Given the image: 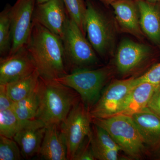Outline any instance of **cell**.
<instances>
[{"label": "cell", "mask_w": 160, "mask_h": 160, "mask_svg": "<svg viewBox=\"0 0 160 160\" xmlns=\"http://www.w3.org/2000/svg\"><path fill=\"white\" fill-rule=\"evenodd\" d=\"M32 22L31 36L26 46L40 77L55 80L69 73L62 38L38 23Z\"/></svg>", "instance_id": "1"}, {"label": "cell", "mask_w": 160, "mask_h": 160, "mask_svg": "<svg viewBox=\"0 0 160 160\" xmlns=\"http://www.w3.org/2000/svg\"><path fill=\"white\" fill-rule=\"evenodd\" d=\"M37 92L39 106L35 119L46 126H60L72 107L81 100L76 91L56 80L40 77Z\"/></svg>", "instance_id": "2"}, {"label": "cell", "mask_w": 160, "mask_h": 160, "mask_svg": "<svg viewBox=\"0 0 160 160\" xmlns=\"http://www.w3.org/2000/svg\"><path fill=\"white\" fill-rule=\"evenodd\" d=\"M92 123L106 130L129 158L139 159L145 144L137 126L129 116L117 114L103 118H92Z\"/></svg>", "instance_id": "3"}, {"label": "cell", "mask_w": 160, "mask_h": 160, "mask_svg": "<svg viewBox=\"0 0 160 160\" xmlns=\"http://www.w3.org/2000/svg\"><path fill=\"white\" fill-rule=\"evenodd\" d=\"M62 39L69 73L78 69H90L98 65L96 52L79 27L69 17Z\"/></svg>", "instance_id": "4"}, {"label": "cell", "mask_w": 160, "mask_h": 160, "mask_svg": "<svg viewBox=\"0 0 160 160\" xmlns=\"http://www.w3.org/2000/svg\"><path fill=\"white\" fill-rule=\"evenodd\" d=\"M111 74L109 67L82 69L74 70L55 80L76 91L81 101L89 110L99 98Z\"/></svg>", "instance_id": "5"}, {"label": "cell", "mask_w": 160, "mask_h": 160, "mask_svg": "<svg viewBox=\"0 0 160 160\" xmlns=\"http://www.w3.org/2000/svg\"><path fill=\"white\" fill-rule=\"evenodd\" d=\"M91 123L89 109L80 101L72 107L60 125L67 146L68 160H72L84 140L91 134Z\"/></svg>", "instance_id": "6"}, {"label": "cell", "mask_w": 160, "mask_h": 160, "mask_svg": "<svg viewBox=\"0 0 160 160\" xmlns=\"http://www.w3.org/2000/svg\"><path fill=\"white\" fill-rule=\"evenodd\" d=\"M86 34L96 53L106 57L114 48L115 34L109 20L89 1H86Z\"/></svg>", "instance_id": "7"}, {"label": "cell", "mask_w": 160, "mask_h": 160, "mask_svg": "<svg viewBox=\"0 0 160 160\" xmlns=\"http://www.w3.org/2000/svg\"><path fill=\"white\" fill-rule=\"evenodd\" d=\"M36 4V0H17L12 6L10 14L12 46L9 54L27 46L32 30Z\"/></svg>", "instance_id": "8"}, {"label": "cell", "mask_w": 160, "mask_h": 160, "mask_svg": "<svg viewBox=\"0 0 160 160\" xmlns=\"http://www.w3.org/2000/svg\"><path fill=\"white\" fill-rule=\"evenodd\" d=\"M135 79L116 80L110 83L89 109L92 118H103L117 114L126 97L136 86Z\"/></svg>", "instance_id": "9"}, {"label": "cell", "mask_w": 160, "mask_h": 160, "mask_svg": "<svg viewBox=\"0 0 160 160\" xmlns=\"http://www.w3.org/2000/svg\"><path fill=\"white\" fill-rule=\"evenodd\" d=\"M37 70L27 46L0 58V84L6 85L30 75Z\"/></svg>", "instance_id": "10"}, {"label": "cell", "mask_w": 160, "mask_h": 160, "mask_svg": "<svg viewBox=\"0 0 160 160\" xmlns=\"http://www.w3.org/2000/svg\"><path fill=\"white\" fill-rule=\"evenodd\" d=\"M69 17L62 0H49L40 4L36 3L32 21L62 38Z\"/></svg>", "instance_id": "11"}, {"label": "cell", "mask_w": 160, "mask_h": 160, "mask_svg": "<svg viewBox=\"0 0 160 160\" xmlns=\"http://www.w3.org/2000/svg\"><path fill=\"white\" fill-rule=\"evenodd\" d=\"M152 54L149 46L125 39L120 43L117 51L115 63L118 71L125 75L134 71Z\"/></svg>", "instance_id": "12"}, {"label": "cell", "mask_w": 160, "mask_h": 160, "mask_svg": "<svg viewBox=\"0 0 160 160\" xmlns=\"http://www.w3.org/2000/svg\"><path fill=\"white\" fill-rule=\"evenodd\" d=\"M117 24L121 31L142 39L144 35L140 24L136 2L132 0H117L111 4Z\"/></svg>", "instance_id": "13"}, {"label": "cell", "mask_w": 160, "mask_h": 160, "mask_svg": "<svg viewBox=\"0 0 160 160\" xmlns=\"http://www.w3.org/2000/svg\"><path fill=\"white\" fill-rule=\"evenodd\" d=\"M46 127L44 123L36 119L34 123L20 130L14 136L13 139L19 146L24 158L29 159L39 154Z\"/></svg>", "instance_id": "14"}, {"label": "cell", "mask_w": 160, "mask_h": 160, "mask_svg": "<svg viewBox=\"0 0 160 160\" xmlns=\"http://www.w3.org/2000/svg\"><path fill=\"white\" fill-rule=\"evenodd\" d=\"M38 155L46 160H68L66 141L59 126H46Z\"/></svg>", "instance_id": "15"}, {"label": "cell", "mask_w": 160, "mask_h": 160, "mask_svg": "<svg viewBox=\"0 0 160 160\" xmlns=\"http://www.w3.org/2000/svg\"><path fill=\"white\" fill-rule=\"evenodd\" d=\"M159 85L143 82L135 86L126 97L117 114L131 116L145 109Z\"/></svg>", "instance_id": "16"}, {"label": "cell", "mask_w": 160, "mask_h": 160, "mask_svg": "<svg viewBox=\"0 0 160 160\" xmlns=\"http://www.w3.org/2000/svg\"><path fill=\"white\" fill-rule=\"evenodd\" d=\"M141 29L152 42L160 46V11L151 2L145 0L136 2Z\"/></svg>", "instance_id": "17"}, {"label": "cell", "mask_w": 160, "mask_h": 160, "mask_svg": "<svg viewBox=\"0 0 160 160\" xmlns=\"http://www.w3.org/2000/svg\"><path fill=\"white\" fill-rule=\"evenodd\" d=\"M145 145L154 147L160 144V117L146 107L131 116Z\"/></svg>", "instance_id": "18"}, {"label": "cell", "mask_w": 160, "mask_h": 160, "mask_svg": "<svg viewBox=\"0 0 160 160\" xmlns=\"http://www.w3.org/2000/svg\"><path fill=\"white\" fill-rule=\"evenodd\" d=\"M39 79V74L36 70L28 76L5 85L6 91L13 102H18L36 89Z\"/></svg>", "instance_id": "19"}, {"label": "cell", "mask_w": 160, "mask_h": 160, "mask_svg": "<svg viewBox=\"0 0 160 160\" xmlns=\"http://www.w3.org/2000/svg\"><path fill=\"white\" fill-rule=\"evenodd\" d=\"M36 120H20L11 109L0 111V135L13 139L18 132L34 123Z\"/></svg>", "instance_id": "20"}, {"label": "cell", "mask_w": 160, "mask_h": 160, "mask_svg": "<svg viewBox=\"0 0 160 160\" xmlns=\"http://www.w3.org/2000/svg\"><path fill=\"white\" fill-rule=\"evenodd\" d=\"M37 87L29 95L13 103L12 110L20 120L26 121L35 119L39 106Z\"/></svg>", "instance_id": "21"}, {"label": "cell", "mask_w": 160, "mask_h": 160, "mask_svg": "<svg viewBox=\"0 0 160 160\" xmlns=\"http://www.w3.org/2000/svg\"><path fill=\"white\" fill-rule=\"evenodd\" d=\"M12 6L6 5L0 13V55L4 57L9 54L11 49L12 37L10 11Z\"/></svg>", "instance_id": "22"}, {"label": "cell", "mask_w": 160, "mask_h": 160, "mask_svg": "<svg viewBox=\"0 0 160 160\" xmlns=\"http://www.w3.org/2000/svg\"><path fill=\"white\" fill-rule=\"evenodd\" d=\"M69 17L79 27L86 36V2L84 0H62Z\"/></svg>", "instance_id": "23"}, {"label": "cell", "mask_w": 160, "mask_h": 160, "mask_svg": "<svg viewBox=\"0 0 160 160\" xmlns=\"http://www.w3.org/2000/svg\"><path fill=\"white\" fill-rule=\"evenodd\" d=\"M22 157L18 143L13 139L0 135V160H19Z\"/></svg>", "instance_id": "24"}, {"label": "cell", "mask_w": 160, "mask_h": 160, "mask_svg": "<svg viewBox=\"0 0 160 160\" xmlns=\"http://www.w3.org/2000/svg\"><path fill=\"white\" fill-rule=\"evenodd\" d=\"M100 146L118 152L121 151L119 146L110 134L105 129L93 124L91 134L89 137Z\"/></svg>", "instance_id": "25"}, {"label": "cell", "mask_w": 160, "mask_h": 160, "mask_svg": "<svg viewBox=\"0 0 160 160\" xmlns=\"http://www.w3.org/2000/svg\"><path fill=\"white\" fill-rule=\"evenodd\" d=\"M89 138L92 149L96 159L99 160H118L119 158L118 152L107 149L100 146Z\"/></svg>", "instance_id": "26"}, {"label": "cell", "mask_w": 160, "mask_h": 160, "mask_svg": "<svg viewBox=\"0 0 160 160\" xmlns=\"http://www.w3.org/2000/svg\"><path fill=\"white\" fill-rule=\"evenodd\" d=\"M143 82H149L155 85H160V63L152 67L151 69L142 75L135 79L136 86L138 84Z\"/></svg>", "instance_id": "27"}, {"label": "cell", "mask_w": 160, "mask_h": 160, "mask_svg": "<svg viewBox=\"0 0 160 160\" xmlns=\"http://www.w3.org/2000/svg\"><path fill=\"white\" fill-rule=\"evenodd\" d=\"M96 159L90 144L89 137L86 138L78 149L72 160H94Z\"/></svg>", "instance_id": "28"}, {"label": "cell", "mask_w": 160, "mask_h": 160, "mask_svg": "<svg viewBox=\"0 0 160 160\" xmlns=\"http://www.w3.org/2000/svg\"><path fill=\"white\" fill-rule=\"evenodd\" d=\"M14 102L8 95L5 85L0 84V111L11 109Z\"/></svg>", "instance_id": "29"}, {"label": "cell", "mask_w": 160, "mask_h": 160, "mask_svg": "<svg viewBox=\"0 0 160 160\" xmlns=\"http://www.w3.org/2000/svg\"><path fill=\"white\" fill-rule=\"evenodd\" d=\"M147 107L160 117V84L153 92Z\"/></svg>", "instance_id": "30"}, {"label": "cell", "mask_w": 160, "mask_h": 160, "mask_svg": "<svg viewBox=\"0 0 160 160\" xmlns=\"http://www.w3.org/2000/svg\"><path fill=\"white\" fill-rule=\"evenodd\" d=\"M100 2H102L104 3V4H106V5H111L112 3L113 2L115 1H117V0H98Z\"/></svg>", "instance_id": "31"}, {"label": "cell", "mask_w": 160, "mask_h": 160, "mask_svg": "<svg viewBox=\"0 0 160 160\" xmlns=\"http://www.w3.org/2000/svg\"><path fill=\"white\" fill-rule=\"evenodd\" d=\"M48 1H49V0H36V3L40 4V3L45 2H47Z\"/></svg>", "instance_id": "32"}, {"label": "cell", "mask_w": 160, "mask_h": 160, "mask_svg": "<svg viewBox=\"0 0 160 160\" xmlns=\"http://www.w3.org/2000/svg\"><path fill=\"white\" fill-rule=\"evenodd\" d=\"M149 2H159L160 0H147Z\"/></svg>", "instance_id": "33"}, {"label": "cell", "mask_w": 160, "mask_h": 160, "mask_svg": "<svg viewBox=\"0 0 160 160\" xmlns=\"http://www.w3.org/2000/svg\"></svg>", "instance_id": "34"}]
</instances>
